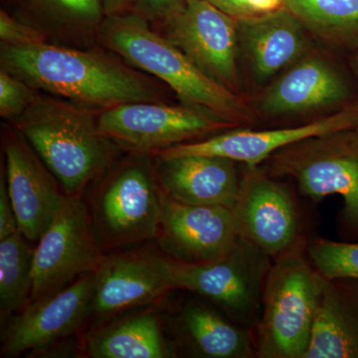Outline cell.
I'll list each match as a JSON object with an SVG mask.
<instances>
[{"label": "cell", "instance_id": "cell-1", "mask_svg": "<svg viewBox=\"0 0 358 358\" xmlns=\"http://www.w3.org/2000/svg\"><path fill=\"white\" fill-rule=\"evenodd\" d=\"M1 68L33 89L98 110L122 103L162 102L150 78L108 52L43 43L1 44Z\"/></svg>", "mask_w": 358, "mask_h": 358}, {"label": "cell", "instance_id": "cell-2", "mask_svg": "<svg viewBox=\"0 0 358 358\" xmlns=\"http://www.w3.org/2000/svg\"><path fill=\"white\" fill-rule=\"evenodd\" d=\"M100 113L60 96L37 95L14 122L68 196L81 197L122 150L101 131Z\"/></svg>", "mask_w": 358, "mask_h": 358}, {"label": "cell", "instance_id": "cell-3", "mask_svg": "<svg viewBox=\"0 0 358 358\" xmlns=\"http://www.w3.org/2000/svg\"><path fill=\"white\" fill-rule=\"evenodd\" d=\"M101 44L141 71L169 85L183 103L199 106L238 124L253 119L243 96L216 84L178 47L155 32L136 11L106 16L98 33Z\"/></svg>", "mask_w": 358, "mask_h": 358}, {"label": "cell", "instance_id": "cell-4", "mask_svg": "<svg viewBox=\"0 0 358 358\" xmlns=\"http://www.w3.org/2000/svg\"><path fill=\"white\" fill-rule=\"evenodd\" d=\"M308 243L273 261L253 331L256 357L306 358L326 284Z\"/></svg>", "mask_w": 358, "mask_h": 358}, {"label": "cell", "instance_id": "cell-5", "mask_svg": "<svg viewBox=\"0 0 358 358\" xmlns=\"http://www.w3.org/2000/svg\"><path fill=\"white\" fill-rule=\"evenodd\" d=\"M273 178H291L313 201L343 199L341 234L358 241V127L317 134L282 148L260 166Z\"/></svg>", "mask_w": 358, "mask_h": 358}, {"label": "cell", "instance_id": "cell-6", "mask_svg": "<svg viewBox=\"0 0 358 358\" xmlns=\"http://www.w3.org/2000/svg\"><path fill=\"white\" fill-rule=\"evenodd\" d=\"M131 155L108 174L91 202L101 246H129L157 237L164 192L150 155Z\"/></svg>", "mask_w": 358, "mask_h": 358}, {"label": "cell", "instance_id": "cell-7", "mask_svg": "<svg viewBox=\"0 0 358 358\" xmlns=\"http://www.w3.org/2000/svg\"><path fill=\"white\" fill-rule=\"evenodd\" d=\"M272 264L270 257L240 237L226 255L213 262L174 261V288L196 294L231 320L254 331L262 313L264 291Z\"/></svg>", "mask_w": 358, "mask_h": 358}, {"label": "cell", "instance_id": "cell-8", "mask_svg": "<svg viewBox=\"0 0 358 358\" xmlns=\"http://www.w3.org/2000/svg\"><path fill=\"white\" fill-rule=\"evenodd\" d=\"M99 124L110 140L129 155H155L167 148L210 138L235 128L199 106L162 102L122 103L102 110Z\"/></svg>", "mask_w": 358, "mask_h": 358}, {"label": "cell", "instance_id": "cell-9", "mask_svg": "<svg viewBox=\"0 0 358 358\" xmlns=\"http://www.w3.org/2000/svg\"><path fill=\"white\" fill-rule=\"evenodd\" d=\"M232 211L240 237L273 261L308 242L296 194L261 166H245Z\"/></svg>", "mask_w": 358, "mask_h": 358}, {"label": "cell", "instance_id": "cell-10", "mask_svg": "<svg viewBox=\"0 0 358 358\" xmlns=\"http://www.w3.org/2000/svg\"><path fill=\"white\" fill-rule=\"evenodd\" d=\"M164 35L216 84L239 94L238 21L206 0H183L162 21Z\"/></svg>", "mask_w": 358, "mask_h": 358}, {"label": "cell", "instance_id": "cell-11", "mask_svg": "<svg viewBox=\"0 0 358 358\" xmlns=\"http://www.w3.org/2000/svg\"><path fill=\"white\" fill-rule=\"evenodd\" d=\"M91 213L81 197H70L34 249L29 303L95 272L103 259Z\"/></svg>", "mask_w": 358, "mask_h": 358}, {"label": "cell", "instance_id": "cell-12", "mask_svg": "<svg viewBox=\"0 0 358 358\" xmlns=\"http://www.w3.org/2000/svg\"><path fill=\"white\" fill-rule=\"evenodd\" d=\"M94 288L95 272L28 303L3 329L1 357H15L44 350L76 333L91 315Z\"/></svg>", "mask_w": 358, "mask_h": 358}, {"label": "cell", "instance_id": "cell-13", "mask_svg": "<svg viewBox=\"0 0 358 358\" xmlns=\"http://www.w3.org/2000/svg\"><path fill=\"white\" fill-rule=\"evenodd\" d=\"M232 209L180 203L164 193L155 241L164 255L176 262H213L239 240Z\"/></svg>", "mask_w": 358, "mask_h": 358}, {"label": "cell", "instance_id": "cell-14", "mask_svg": "<svg viewBox=\"0 0 358 358\" xmlns=\"http://www.w3.org/2000/svg\"><path fill=\"white\" fill-rule=\"evenodd\" d=\"M174 261L152 252L103 256L95 271L92 313L108 317L154 303L174 291Z\"/></svg>", "mask_w": 358, "mask_h": 358}, {"label": "cell", "instance_id": "cell-15", "mask_svg": "<svg viewBox=\"0 0 358 358\" xmlns=\"http://www.w3.org/2000/svg\"><path fill=\"white\" fill-rule=\"evenodd\" d=\"M7 187L21 234L38 242L64 208L69 196L21 134L8 131L4 140Z\"/></svg>", "mask_w": 358, "mask_h": 358}, {"label": "cell", "instance_id": "cell-16", "mask_svg": "<svg viewBox=\"0 0 358 358\" xmlns=\"http://www.w3.org/2000/svg\"><path fill=\"white\" fill-rule=\"evenodd\" d=\"M358 127V106L345 108L336 114L289 128L253 131L234 129L204 140L167 148L154 157L211 155L235 160L245 166H260L275 152L317 134Z\"/></svg>", "mask_w": 358, "mask_h": 358}, {"label": "cell", "instance_id": "cell-17", "mask_svg": "<svg viewBox=\"0 0 358 358\" xmlns=\"http://www.w3.org/2000/svg\"><path fill=\"white\" fill-rule=\"evenodd\" d=\"M350 96L345 75L312 50L268 85L257 107L264 117L275 119L331 109Z\"/></svg>", "mask_w": 358, "mask_h": 358}, {"label": "cell", "instance_id": "cell-18", "mask_svg": "<svg viewBox=\"0 0 358 358\" xmlns=\"http://www.w3.org/2000/svg\"><path fill=\"white\" fill-rule=\"evenodd\" d=\"M157 157L155 173L167 196L180 203L232 209L243 179L239 162L211 155Z\"/></svg>", "mask_w": 358, "mask_h": 358}, {"label": "cell", "instance_id": "cell-19", "mask_svg": "<svg viewBox=\"0 0 358 358\" xmlns=\"http://www.w3.org/2000/svg\"><path fill=\"white\" fill-rule=\"evenodd\" d=\"M238 29L240 50L258 84L268 83L312 51L310 33L287 8L239 20Z\"/></svg>", "mask_w": 358, "mask_h": 358}, {"label": "cell", "instance_id": "cell-20", "mask_svg": "<svg viewBox=\"0 0 358 358\" xmlns=\"http://www.w3.org/2000/svg\"><path fill=\"white\" fill-rule=\"evenodd\" d=\"M212 306L195 300L181 303L176 317L181 345L195 357H256L254 331Z\"/></svg>", "mask_w": 358, "mask_h": 358}, {"label": "cell", "instance_id": "cell-21", "mask_svg": "<svg viewBox=\"0 0 358 358\" xmlns=\"http://www.w3.org/2000/svg\"><path fill=\"white\" fill-rule=\"evenodd\" d=\"M306 358H358V281L326 279Z\"/></svg>", "mask_w": 358, "mask_h": 358}, {"label": "cell", "instance_id": "cell-22", "mask_svg": "<svg viewBox=\"0 0 358 358\" xmlns=\"http://www.w3.org/2000/svg\"><path fill=\"white\" fill-rule=\"evenodd\" d=\"M87 355L93 358H167L176 357L157 313L143 310L115 320L90 334Z\"/></svg>", "mask_w": 358, "mask_h": 358}, {"label": "cell", "instance_id": "cell-23", "mask_svg": "<svg viewBox=\"0 0 358 358\" xmlns=\"http://www.w3.org/2000/svg\"><path fill=\"white\" fill-rule=\"evenodd\" d=\"M310 34L336 48L358 49V0H286Z\"/></svg>", "mask_w": 358, "mask_h": 358}, {"label": "cell", "instance_id": "cell-24", "mask_svg": "<svg viewBox=\"0 0 358 358\" xmlns=\"http://www.w3.org/2000/svg\"><path fill=\"white\" fill-rule=\"evenodd\" d=\"M20 231L0 240V313L1 320L29 303L33 289L34 250Z\"/></svg>", "mask_w": 358, "mask_h": 358}, {"label": "cell", "instance_id": "cell-25", "mask_svg": "<svg viewBox=\"0 0 358 358\" xmlns=\"http://www.w3.org/2000/svg\"><path fill=\"white\" fill-rule=\"evenodd\" d=\"M37 13L62 33L78 37L98 34L106 13L101 0H29Z\"/></svg>", "mask_w": 358, "mask_h": 358}, {"label": "cell", "instance_id": "cell-26", "mask_svg": "<svg viewBox=\"0 0 358 358\" xmlns=\"http://www.w3.org/2000/svg\"><path fill=\"white\" fill-rule=\"evenodd\" d=\"M310 262L324 279H355L358 281V241L336 242L324 238L308 240Z\"/></svg>", "mask_w": 358, "mask_h": 358}, {"label": "cell", "instance_id": "cell-27", "mask_svg": "<svg viewBox=\"0 0 358 358\" xmlns=\"http://www.w3.org/2000/svg\"><path fill=\"white\" fill-rule=\"evenodd\" d=\"M36 90L1 68L0 70V115L15 122L36 98Z\"/></svg>", "mask_w": 358, "mask_h": 358}, {"label": "cell", "instance_id": "cell-28", "mask_svg": "<svg viewBox=\"0 0 358 358\" xmlns=\"http://www.w3.org/2000/svg\"><path fill=\"white\" fill-rule=\"evenodd\" d=\"M237 21L253 20L286 8V0H206Z\"/></svg>", "mask_w": 358, "mask_h": 358}, {"label": "cell", "instance_id": "cell-29", "mask_svg": "<svg viewBox=\"0 0 358 358\" xmlns=\"http://www.w3.org/2000/svg\"><path fill=\"white\" fill-rule=\"evenodd\" d=\"M0 39L1 44L9 46H25L46 42V35L33 26L20 22L6 11L0 13Z\"/></svg>", "mask_w": 358, "mask_h": 358}, {"label": "cell", "instance_id": "cell-30", "mask_svg": "<svg viewBox=\"0 0 358 358\" xmlns=\"http://www.w3.org/2000/svg\"><path fill=\"white\" fill-rule=\"evenodd\" d=\"M18 231L20 227L7 187L6 171L2 169L0 178V240L13 236Z\"/></svg>", "mask_w": 358, "mask_h": 358}, {"label": "cell", "instance_id": "cell-31", "mask_svg": "<svg viewBox=\"0 0 358 358\" xmlns=\"http://www.w3.org/2000/svg\"><path fill=\"white\" fill-rule=\"evenodd\" d=\"M183 0H136L134 11L148 21L162 22L178 8Z\"/></svg>", "mask_w": 358, "mask_h": 358}, {"label": "cell", "instance_id": "cell-32", "mask_svg": "<svg viewBox=\"0 0 358 358\" xmlns=\"http://www.w3.org/2000/svg\"><path fill=\"white\" fill-rule=\"evenodd\" d=\"M106 16L129 13L134 8L136 0H101Z\"/></svg>", "mask_w": 358, "mask_h": 358}, {"label": "cell", "instance_id": "cell-33", "mask_svg": "<svg viewBox=\"0 0 358 358\" xmlns=\"http://www.w3.org/2000/svg\"><path fill=\"white\" fill-rule=\"evenodd\" d=\"M350 64H352L353 72H355V76L358 79V49L353 54L352 60H350Z\"/></svg>", "mask_w": 358, "mask_h": 358}]
</instances>
